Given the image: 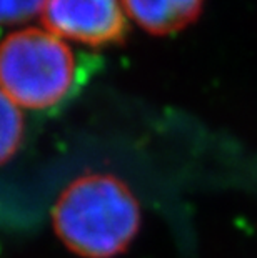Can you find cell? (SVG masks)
<instances>
[{
	"instance_id": "277c9868",
	"label": "cell",
	"mask_w": 257,
	"mask_h": 258,
	"mask_svg": "<svg viewBox=\"0 0 257 258\" xmlns=\"http://www.w3.org/2000/svg\"><path fill=\"white\" fill-rule=\"evenodd\" d=\"M204 0H122L125 15L154 35L185 29L199 17Z\"/></svg>"
},
{
	"instance_id": "6da1fadb",
	"label": "cell",
	"mask_w": 257,
	"mask_h": 258,
	"mask_svg": "<svg viewBox=\"0 0 257 258\" xmlns=\"http://www.w3.org/2000/svg\"><path fill=\"white\" fill-rule=\"evenodd\" d=\"M142 223L132 188L114 173L89 172L72 180L52 207L59 240L82 258H114L130 246Z\"/></svg>"
},
{
	"instance_id": "8992f818",
	"label": "cell",
	"mask_w": 257,
	"mask_h": 258,
	"mask_svg": "<svg viewBox=\"0 0 257 258\" xmlns=\"http://www.w3.org/2000/svg\"><path fill=\"white\" fill-rule=\"evenodd\" d=\"M45 0H0V25H15L42 12Z\"/></svg>"
},
{
	"instance_id": "5b68a950",
	"label": "cell",
	"mask_w": 257,
	"mask_h": 258,
	"mask_svg": "<svg viewBox=\"0 0 257 258\" xmlns=\"http://www.w3.org/2000/svg\"><path fill=\"white\" fill-rule=\"evenodd\" d=\"M24 117L5 92L0 89V167L19 152L24 142Z\"/></svg>"
},
{
	"instance_id": "7a4b0ae2",
	"label": "cell",
	"mask_w": 257,
	"mask_h": 258,
	"mask_svg": "<svg viewBox=\"0 0 257 258\" xmlns=\"http://www.w3.org/2000/svg\"><path fill=\"white\" fill-rule=\"evenodd\" d=\"M80 79L77 55L45 29L27 27L0 42V89L17 107H57L77 90Z\"/></svg>"
},
{
	"instance_id": "3957f363",
	"label": "cell",
	"mask_w": 257,
	"mask_h": 258,
	"mask_svg": "<svg viewBox=\"0 0 257 258\" xmlns=\"http://www.w3.org/2000/svg\"><path fill=\"white\" fill-rule=\"evenodd\" d=\"M40 15L45 30L85 45L117 43L127 32L122 0H45Z\"/></svg>"
}]
</instances>
